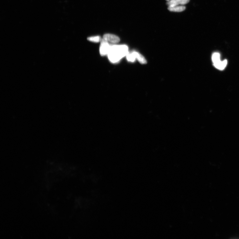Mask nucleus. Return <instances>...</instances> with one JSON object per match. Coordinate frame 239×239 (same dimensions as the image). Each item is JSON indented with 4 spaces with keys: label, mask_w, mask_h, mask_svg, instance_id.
Instances as JSON below:
<instances>
[{
    "label": "nucleus",
    "mask_w": 239,
    "mask_h": 239,
    "mask_svg": "<svg viewBox=\"0 0 239 239\" xmlns=\"http://www.w3.org/2000/svg\"><path fill=\"white\" fill-rule=\"evenodd\" d=\"M128 47L125 45H113L110 46L108 57L110 61L116 63L128 54Z\"/></svg>",
    "instance_id": "obj_1"
},
{
    "label": "nucleus",
    "mask_w": 239,
    "mask_h": 239,
    "mask_svg": "<svg viewBox=\"0 0 239 239\" xmlns=\"http://www.w3.org/2000/svg\"><path fill=\"white\" fill-rule=\"evenodd\" d=\"M103 38L101 41V45L99 48L100 54L102 56H105L108 55L111 45Z\"/></svg>",
    "instance_id": "obj_2"
},
{
    "label": "nucleus",
    "mask_w": 239,
    "mask_h": 239,
    "mask_svg": "<svg viewBox=\"0 0 239 239\" xmlns=\"http://www.w3.org/2000/svg\"><path fill=\"white\" fill-rule=\"evenodd\" d=\"M103 38L108 42L117 43L119 42L120 39L118 37L110 34H106L103 36Z\"/></svg>",
    "instance_id": "obj_3"
},
{
    "label": "nucleus",
    "mask_w": 239,
    "mask_h": 239,
    "mask_svg": "<svg viewBox=\"0 0 239 239\" xmlns=\"http://www.w3.org/2000/svg\"><path fill=\"white\" fill-rule=\"evenodd\" d=\"M189 1L190 0H171L168 1L167 4L169 7H173L179 5H184L188 3Z\"/></svg>",
    "instance_id": "obj_4"
},
{
    "label": "nucleus",
    "mask_w": 239,
    "mask_h": 239,
    "mask_svg": "<svg viewBox=\"0 0 239 239\" xmlns=\"http://www.w3.org/2000/svg\"><path fill=\"white\" fill-rule=\"evenodd\" d=\"M168 9L170 11L181 12L185 11L186 9V7L184 6H177L173 7H169Z\"/></svg>",
    "instance_id": "obj_5"
},
{
    "label": "nucleus",
    "mask_w": 239,
    "mask_h": 239,
    "mask_svg": "<svg viewBox=\"0 0 239 239\" xmlns=\"http://www.w3.org/2000/svg\"><path fill=\"white\" fill-rule=\"evenodd\" d=\"M132 52L135 55L136 59H137L139 62L142 64H146L147 63V60L142 55L135 51H133Z\"/></svg>",
    "instance_id": "obj_6"
},
{
    "label": "nucleus",
    "mask_w": 239,
    "mask_h": 239,
    "mask_svg": "<svg viewBox=\"0 0 239 239\" xmlns=\"http://www.w3.org/2000/svg\"><path fill=\"white\" fill-rule=\"evenodd\" d=\"M227 64V60H225L223 61H221L218 63L213 65L216 69L220 70H223L225 69Z\"/></svg>",
    "instance_id": "obj_7"
},
{
    "label": "nucleus",
    "mask_w": 239,
    "mask_h": 239,
    "mask_svg": "<svg viewBox=\"0 0 239 239\" xmlns=\"http://www.w3.org/2000/svg\"><path fill=\"white\" fill-rule=\"evenodd\" d=\"M220 56V55L219 53L215 52L213 53L212 56V59L213 65L216 64L221 61Z\"/></svg>",
    "instance_id": "obj_8"
},
{
    "label": "nucleus",
    "mask_w": 239,
    "mask_h": 239,
    "mask_svg": "<svg viewBox=\"0 0 239 239\" xmlns=\"http://www.w3.org/2000/svg\"><path fill=\"white\" fill-rule=\"evenodd\" d=\"M87 39L91 42L94 43L99 42L101 40V37L99 36L91 37L88 38Z\"/></svg>",
    "instance_id": "obj_9"
},
{
    "label": "nucleus",
    "mask_w": 239,
    "mask_h": 239,
    "mask_svg": "<svg viewBox=\"0 0 239 239\" xmlns=\"http://www.w3.org/2000/svg\"><path fill=\"white\" fill-rule=\"evenodd\" d=\"M127 60L128 61L131 62H134L135 61L136 58L135 55L133 54L132 52L129 53L126 56Z\"/></svg>",
    "instance_id": "obj_10"
},
{
    "label": "nucleus",
    "mask_w": 239,
    "mask_h": 239,
    "mask_svg": "<svg viewBox=\"0 0 239 239\" xmlns=\"http://www.w3.org/2000/svg\"><path fill=\"white\" fill-rule=\"evenodd\" d=\"M166 1H171V0H166Z\"/></svg>",
    "instance_id": "obj_11"
}]
</instances>
